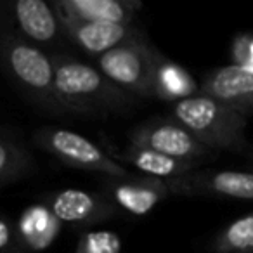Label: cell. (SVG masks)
Wrapping results in <instances>:
<instances>
[{
    "instance_id": "1",
    "label": "cell",
    "mask_w": 253,
    "mask_h": 253,
    "mask_svg": "<svg viewBox=\"0 0 253 253\" xmlns=\"http://www.w3.org/2000/svg\"><path fill=\"white\" fill-rule=\"evenodd\" d=\"M56 94L66 113L75 115H123L139 106L135 95L116 87L95 64L64 52L54 54Z\"/></svg>"
},
{
    "instance_id": "2",
    "label": "cell",
    "mask_w": 253,
    "mask_h": 253,
    "mask_svg": "<svg viewBox=\"0 0 253 253\" xmlns=\"http://www.w3.org/2000/svg\"><path fill=\"white\" fill-rule=\"evenodd\" d=\"M0 68L33 108L57 116L68 115L56 94L54 57L2 26Z\"/></svg>"
},
{
    "instance_id": "3",
    "label": "cell",
    "mask_w": 253,
    "mask_h": 253,
    "mask_svg": "<svg viewBox=\"0 0 253 253\" xmlns=\"http://www.w3.org/2000/svg\"><path fill=\"white\" fill-rule=\"evenodd\" d=\"M172 118L210 151L246 153V116L207 94H196L172 104Z\"/></svg>"
},
{
    "instance_id": "4",
    "label": "cell",
    "mask_w": 253,
    "mask_h": 253,
    "mask_svg": "<svg viewBox=\"0 0 253 253\" xmlns=\"http://www.w3.org/2000/svg\"><path fill=\"white\" fill-rule=\"evenodd\" d=\"M163 54L144 32L95 59V66L116 87L137 99H153V80Z\"/></svg>"
},
{
    "instance_id": "5",
    "label": "cell",
    "mask_w": 253,
    "mask_h": 253,
    "mask_svg": "<svg viewBox=\"0 0 253 253\" xmlns=\"http://www.w3.org/2000/svg\"><path fill=\"white\" fill-rule=\"evenodd\" d=\"M33 142L70 169L101 173L102 177H128L125 169L109 153L102 151L87 137L61 126H42L33 132Z\"/></svg>"
},
{
    "instance_id": "6",
    "label": "cell",
    "mask_w": 253,
    "mask_h": 253,
    "mask_svg": "<svg viewBox=\"0 0 253 253\" xmlns=\"http://www.w3.org/2000/svg\"><path fill=\"white\" fill-rule=\"evenodd\" d=\"M0 26L43 50L68 42L56 4L45 0H0Z\"/></svg>"
},
{
    "instance_id": "7",
    "label": "cell",
    "mask_w": 253,
    "mask_h": 253,
    "mask_svg": "<svg viewBox=\"0 0 253 253\" xmlns=\"http://www.w3.org/2000/svg\"><path fill=\"white\" fill-rule=\"evenodd\" d=\"M128 144L153 149L170 158L200 165L205 160L215 156L213 151L205 148L186 126L172 116H155L135 125L128 134Z\"/></svg>"
},
{
    "instance_id": "8",
    "label": "cell",
    "mask_w": 253,
    "mask_h": 253,
    "mask_svg": "<svg viewBox=\"0 0 253 253\" xmlns=\"http://www.w3.org/2000/svg\"><path fill=\"white\" fill-rule=\"evenodd\" d=\"M102 194L120 211L134 217H144L162 201L172 196V191L167 180L142 173H130L128 177H104Z\"/></svg>"
},
{
    "instance_id": "9",
    "label": "cell",
    "mask_w": 253,
    "mask_h": 253,
    "mask_svg": "<svg viewBox=\"0 0 253 253\" xmlns=\"http://www.w3.org/2000/svg\"><path fill=\"white\" fill-rule=\"evenodd\" d=\"M43 201L61 224H68L75 229L92 227L120 215V210L104 194L94 191L68 187L47 194Z\"/></svg>"
},
{
    "instance_id": "10",
    "label": "cell",
    "mask_w": 253,
    "mask_h": 253,
    "mask_svg": "<svg viewBox=\"0 0 253 253\" xmlns=\"http://www.w3.org/2000/svg\"><path fill=\"white\" fill-rule=\"evenodd\" d=\"M172 196H220L253 200V172L196 169L169 182Z\"/></svg>"
},
{
    "instance_id": "11",
    "label": "cell",
    "mask_w": 253,
    "mask_h": 253,
    "mask_svg": "<svg viewBox=\"0 0 253 253\" xmlns=\"http://www.w3.org/2000/svg\"><path fill=\"white\" fill-rule=\"evenodd\" d=\"M61 21H63L68 43L78 47L82 52L94 59H99L111 49L122 45L137 33L144 32L137 23L115 25V23H90L64 18H61Z\"/></svg>"
},
{
    "instance_id": "12",
    "label": "cell",
    "mask_w": 253,
    "mask_h": 253,
    "mask_svg": "<svg viewBox=\"0 0 253 253\" xmlns=\"http://www.w3.org/2000/svg\"><path fill=\"white\" fill-rule=\"evenodd\" d=\"M200 92L224 102L246 118L253 115V70L234 64L215 68L203 77Z\"/></svg>"
},
{
    "instance_id": "13",
    "label": "cell",
    "mask_w": 253,
    "mask_h": 253,
    "mask_svg": "<svg viewBox=\"0 0 253 253\" xmlns=\"http://www.w3.org/2000/svg\"><path fill=\"white\" fill-rule=\"evenodd\" d=\"M61 18L90 23L132 25L142 9L139 0H54Z\"/></svg>"
},
{
    "instance_id": "14",
    "label": "cell",
    "mask_w": 253,
    "mask_h": 253,
    "mask_svg": "<svg viewBox=\"0 0 253 253\" xmlns=\"http://www.w3.org/2000/svg\"><path fill=\"white\" fill-rule=\"evenodd\" d=\"M61 222L45 201H39L21 211L16 231L23 253H42L54 245L61 232Z\"/></svg>"
},
{
    "instance_id": "15",
    "label": "cell",
    "mask_w": 253,
    "mask_h": 253,
    "mask_svg": "<svg viewBox=\"0 0 253 253\" xmlns=\"http://www.w3.org/2000/svg\"><path fill=\"white\" fill-rule=\"evenodd\" d=\"M118 162L122 165L134 167L142 175L155 177V179H162L167 180V182L180 179V177L187 175L189 172H193V170H196L200 167V165H194V163L170 158V156L156 153L153 149H146L141 148V146H132V144H128L125 149L120 151Z\"/></svg>"
},
{
    "instance_id": "16",
    "label": "cell",
    "mask_w": 253,
    "mask_h": 253,
    "mask_svg": "<svg viewBox=\"0 0 253 253\" xmlns=\"http://www.w3.org/2000/svg\"><path fill=\"white\" fill-rule=\"evenodd\" d=\"M196 94H200V84L194 80L193 75L182 64L163 56L153 80V99L175 104Z\"/></svg>"
},
{
    "instance_id": "17",
    "label": "cell",
    "mask_w": 253,
    "mask_h": 253,
    "mask_svg": "<svg viewBox=\"0 0 253 253\" xmlns=\"http://www.w3.org/2000/svg\"><path fill=\"white\" fill-rule=\"evenodd\" d=\"M35 170V160L21 139L0 128V187L28 177Z\"/></svg>"
},
{
    "instance_id": "18",
    "label": "cell",
    "mask_w": 253,
    "mask_h": 253,
    "mask_svg": "<svg viewBox=\"0 0 253 253\" xmlns=\"http://www.w3.org/2000/svg\"><path fill=\"white\" fill-rule=\"evenodd\" d=\"M213 253H253V211L227 224L211 243Z\"/></svg>"
},
{
    "instance_id": "19",
    "label": "cell",
    "mask_w": 253,
    "mask_h": 253,
    "mask_svg": "<svg viewBox=\"0 0 253 253\" xmlns=\"http://www.w3.org/2000/svg\"><path fill=\"white\" fill-rule=\"evenodd\" d=\"M73 253H123V241L118 232L94 229L80 234Z\"/></svg>"
},
{
    "instance_id": "20",
    "label": "cell",
    "mask_w": 253,
    "mask_h": 253,
    "mask_svg": "<svg viewBox=\"0 0 253 253\" xmlns=\"http://www.w3.org/2000/svg\"><path fill=\"white\" fill-rule=\"evenodd\" d=\"M232 64L246 70H253V35L241 33L232 40Z\"/></svg>"
},
{
    "instance_id": "21",
    "label": "cell",
    "mask_w": 253,
    "mask_h": 253,
    "mask_svg": "<svg viewBox=\"0 0 253 253\" xmlns=\"http://www.w3.org/2000/svg\"><path fill=\"white\" fill-rule=\"evenodd\" d=\"M0 253H23L18 241L16 222L0 213Z\"/></svg>"
},
{
    "instance_id": "22",
    "label": "cell",
    "mask_w": 253,
    "mask_h": 253,
    "mask_svg": "<svg viewBox=\"0 0 253 253\" xmlns=\"http://www.w3.org/2000/svg\"><path fill=\"white\" fill-rule=\"evenodd\" d=\"M245 155H246V156H248V160H250V162H252V163H253V148H250V149H248V151H246V153H245Z\"/></svg>"
}]
</instances>
